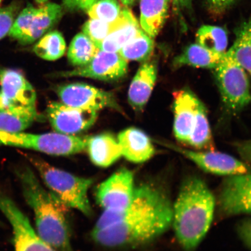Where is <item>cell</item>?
Listing matches in <instances>:
<instances>
[{
	"mask_svg": "<svg viewBox=\"0 0 251 251\" xmlns=\"http://www.w3.org/2000/svg\"><path fill=\"white\" fill-rule=\"evenodd\" d=\"M173 205L167 192L154 182L135 187L129 205L105 211L92 232L94 242L115 249H131L153 242L172 226Z\"/></svg>",
	"mask_w": 251,
	"mask_h": 251,
	"instance_id": "6da1fadb",
	"label": "cell"
},
{
	"mask_svg": "<svg viewBox=\"0 0 251 251\" xmlns=\"http://www.w3.org/2000/svg\"><path fill=\"white\" fill-rule=\"evenodd\" d=\"M216 200L201 178L190 176L182 181L173 205L172 225L184 251H195L211 227Z\"/></svg>",
	"mask_w": 251,
	"mask_h": 251,
	"instance_id": "7a4b0ae2",
	"label": "cell"
},
{
	"mask_svg": "<svg viewBox=\"0 0 251 251\" xmlns=\"http://www.w3.org/2000/svg\"><path fill=\"white\" fill-rule=\"evenodd\" d=\"M16 173L25 199L33 210L37 233L56 251H75L66 218L67 207L42 186L32 169L24 167Z\"/></svg>",
	"mask_w": 251,
	"mask_h": 251,
	"instance_id": "3957f363",
	"label": "cell"
},
{
	"mask_svg": "<svg viewBox=\"0 0 251 251\" xmlns=\"http://www.w3.org/2000/svg\"><path fill=\"white\" fill-rule=\"evenodd\" d=\"M29 158L50 191L65 206L76 209L89 217L93 215L88 197V191L94 183L92 178L77 176L37 157Z\"/></svg>",
	"mask_w": 251,
	"mask_h": 251,
	"instance_id": "277c9868",
	"label": "cell"
},
{
	"mask_svg": "<svg viewBox=\"0 0 251 251\" xmlns=\"http://www.w3.org/2000/svg\"><path fill=\"white\" fill-rule=\"evenodd\" d=\"M223 101L230 111L237 112L251 101L249 77L242 66L229 52H226L214 69Z\"/></svg>",
	"mask_w": 251,
	"mask_h": 251,
	"instance_id": "5b68a950",
	"label": "cell"
},
{
	"mask_svg": "<svg viewBox=\"0 0 251 251\" xmlns=\"http://www.w3.org/2000/svg\"><path fill=\"white\" fill-rule=\"evenodd\" d=\"M62 14L61 6L56 3H44L39 7L28 4L16 17L8 35L21 45H30L51 29Z\"/></svg>",
	"mask_w": 251,
	"mask_h": 251,
	"instance_id": "8992f818",
	"label": "cell"
},
{
	"mask_svg": "<svg viewBox=\"0 0 251 251\" xmlns=\"http://www.w3.org/2000/svg\"><path fill=\"white\" fill-rule=\"evenodd\" d=\"M0 109L37 113L35 90L21 72L0 71Z\"/></svg>",
	"mask_w": 251,
	"mask_h": 251,
	"instance_id": "52a82bcc",
	"label": "cell"
},
{
	"mask_svg": "<svg viewBox=\"0 0 251 251\" xmlns=\"http://www.w3.org/2000/svg\"><path fill=\"white\" fill-rule=\"evenodd\" d=\"M135 187L133 173L119 169L97 187L96 201L105 211H123L132 200Z\"/></svg>",
	"mask_w": 251,
	"mask_h": 251,
	"instance_id": "ba28073f",
	"label": "cell"
},
{
	"mask_svg": "<svg viewBox=\"0 0 251 251\" xmlns=\"http://www.w3.org/2000/svg\"><path fill=\"white\" fill-rule=\"evenodd\" d=\"M218 209L223 216L251 214V174L227 176L220 189Z\"/></svg>",
	"mask_w": 251,
	"mask_h": 251,
	"instance_id": "9c48e42d",
	"label": "cell"
},
{
	"mask_svg": "<svg viewBox=\"0 0 251 251\" xmlns=\"http://www.w3.org/2000/svg\"><path fill=\"white\" fill-rule=\"evenodd\" d=\"M165 144L169 149L180 153L203 171L209 174L230 176L249 174L251 172L249 166L226 153L214 151H198L181 148L173 144Z\"/></svg>",
	"mask_w": 251,
	"mask_h": 251,
	"instance_id": "30bf717a",
	"label": "cell"
},
{
	"mask_svg": "<svg viewBox=\"0 0 251 251\" xmlns=\"http://www.w3.org/2000/svg\"><path fill=\"white\" fill-rule=\"evenodd\" d=\"M56 92L62 102L72 107L96 111L110 108L121 111L112 93L86 84H65L59 86Z\"/></svg>",
	"mask_w": 251,
	"mask_h": 251,
	"instance_id": "8fae6325",
	"label": "cell"
},
{
	"mask_svg": "<svg viewBox=\"0 0 251 251\" xmlns=\"http://www.w3.org/2000/svg\"><path fill=\"white\" fill-rule=\"evenodd\" d=\"M128 71V62L118 52L99 50L89 64L71 71L62 72L61 77H83L106 81L123 78Z\"/></svg>",
	"mask_w": 251,
	"mask_h": 251,
	"instance_id": "7c38bea8",
	"label": "cell"
},
{
	"mask_svg": "<svg viewBox=\"0 0 251 251\" xmlns=\"http://www.w3.org/2000/svg\"><path fill=\"white\" fill-rule=\"evenodd\" d=\"M47 114L56 132L67 135L88 129L95 123L98 117L97 111L74 108L57 102L50 103Z\"/></svg>",
	"mask_w": 251,
	"mask_h": 251,
	"instance_id": "4fadbf2b",
	"label": "cell"
},
{
	"mask_svg": "<svg viewBox=\"0 0 251 251\" xmlns=\"http://www.w3.org/2000/svg\"><path fill=\"white\" fill-rule=\"evenodd\" d=\"M199 100L189 90H180L174 93V132L181 143L187 144L192 133Z\"/></svg>",
	"mask_w": 251,
	"mask_h": 251,
	"instance_id": "5bb4252c",
	"label": "cell"
},
{
	"mask_svg": "<svg viewBox=\"0 0 251 251\" xmlns=\"http://www.w3.org/2000/svg\"><path fill=\"white\" fill-rule=\"evenodd\" d=\"M122 154L128 161L141 164L154 155L155 150L149 137L137 128H127L119 134Z\"/></svg>",
	"mask_w": 251,
	"mask_h": 251,
	"instance_id": "9a60e30c",
	"label": "cell"
},
{
	"mask_svg": "<svg viewBox=\"0 0 251 251\" xmlns=\"http://www.w3.org/2000/svg\"><path fill=\"white\" fill-rule=\"evenodd\" d=\"M158 74L155 61L143 62L135 75L128 92V100L134 110L141 111L146 105L151 93Z\"/></svg>",
	"mask_w": 251,
	"mask_h": 251,
	"instance_id": "2e32d148",
	"label": "cell"
},
{
	"mask_svg": "<svg viewBox=\"0 0 251 251\" xmlns=\"http://www.w3.org/2000/svg\"><path fill=\"white\" fill-rule=\"evenodd\" d=\"M86 150L91 161L100 168L109 167L122 156L118 140L108 133L88 137Z\"/></svg>",
	"mask_w": 251,
	"mask_h": 251,
	"instance_id": "e0dca14e",
	"label": "cell"
},
{
	"mask_svg": "<svg viewBox=\"0 0 251 251\" xmlns=\"http://www.w3.org/2000/svg\"><path fill=\"white\" fill-rule=\"evenodd\" d=\"M170 0H140V25L141 29L153 39L165 23Z\"/></svg>",
	"mask_w": 251,
	"mask_h": 251,
	"instance_id": "ac0fdd59",
	"label": "cell"
},
{
	"mask_svg": "<svg viewBox=\"0 0 251 251\" xmlns=\"http://www.w3.org/2000/svg\"><path fill=\"white\" fill-rule=\"evenodd\" d=\"M224 54H218L204 48L199 44H192L186 47L174 61L176 68L190 66L199 68L214 69L221 62Z\"/></svg>",
	"mask_w": 251,
	"mask_h": 251,
	"instance_id": "d6986e66",
	"label": "cell"
},
{
	"mask_svg": "<svg viewBox=\"0 0 251 251\" xmlns=\"http://www.w3.org/2000/svg\"><path fill=\"white\" fill-rule=\"evenodd\" d=\"M142 30L139 22L130 10L127 18L120 26L103 40L99 46L102 51L118 52L122 47L136 37Z\"/></svg>",
	"mask_w": 251,
	"mask_h": 251,
	"instance_id": "ffe728a7",
	"label": "cell"
},
{
	"mask_svg": "<svg viewBox=\"0 0 251 251\" xmlns=\"http://www.w3.org/2000/svg\"><path fill=\"white\" fill-rule=\"evenodd\" d=\"M187 144L197 150L214 151L206 108L200 100L197 102L195 124Z\"/></svg>",
	"mask_w": 251,
	"mask_h": 251,
	"instance_id": "44dd1931",
	"label": "cell"
},
{
	"mask_svg": "<svg viewBox=\"0 0 251 251\" xmlns=\"http://www.w3.org/2000/svg\"><path fill=\"white\" fill-rule=\"evenodd\" d=\"M234 45L228 52L251 74V18L238 28Z\"/></svg>",
	"mask_w": 251,
	"mask_h": 251,
	"instance_id": "7402d4cb",
	"label": "cell"
},
{
	"mask_svg": "<svg viewBox=\"0 0 251 251\" xmlns=\"http://www.w3.org/2000/svg\"><path fill=\"white\" fill-rule=\"evenodd\" d=\"M100 49L83 32L78 33L72 40L68 51V60L77 68L83 67L92 60Z\"/></svg>",
	"mask_w": 251,
	"mask_h": 251,
	"instance_id": "603a6c76",
	"label": "cell"
},
{
	"mask_svg": "<svg viewBox=\"0 0 251 251\" xmlns=\"http://www.w3.org/2000/svg\"><path fill=\"white\" fill-rule=\"evenodd\" d=\"M153 39L142 29L118 53L126 61L145 62L149 60L154 49Z\"/></svg>",
	"mask_w": 251,
	"mask_h": 251,
	"instance_id": "cb8c5ba5",
	"label": "cell"
},
{
	"mask_svg": "<svg viewBox=\"0 0 251 251\" xmlns=\"http://www.w3.org/2000/svg\"><path fill=\"white\" fill-rule=\"evenodd\" d=\"M35 54L47 61H55L62 57L66 51V43L58 31H50L41 37L33 49Z\"/></svg>",
	"mask_w": 251,
	"mask_h": 251,
	"instance_id": "d4e9b609",
	"label": "cell"
},
{
	"mask_svg": "<svg viewBox=\"0 0 251 251\" xmlns=\"http://www.w3.org/2000/svg\"><path fill=\"white\" fill-rule=\"evenodd\" d=\"M196 42L204 48L218 54H224L228 45L226 31L222 27L203 25L198 30Z\"/></svg>",
	"mask_w": 251,
	"mask_h": 251,
	"instance_id": "484cf974",
	"label": "cell"
},
{
	"mask_svg": "<svg viewBox=\"0 0 251 251\" xmlns=\"http://www.w3.org/2000/svg\"><path fill=\"white\" fill-rule=\"evenodd\" d=\"M129 10L130 9L127 8L122 9L121 17L114 23H106L96 19L91 18L83 25V33L89 37L99 48L102 41L124 23Z\"/></svg>",
	"mask_w": 251,
	"mask_h": 251,
	"instance_id": "4316f807",
	"label": "cell"
},
{
	"mask_svg": "<svg viewBox=\"0 0 251 251\" xmlns=\"http://www.w3.org/2000/svg\"><path fill=\"white\" fill-rule=\"evenodd\" d=\"M38 113H25L0 109V131L21 132L38 118Z\"/></svg>",
	"mask_w": 251,
	"mask_h": 251,
	"instance_id": "83f0119b",
	"label": "cell"
},
{
	"mask_svg": "<svg viewBox=\"0 0 251 251\" xmlns=\"http://www.w3.org/2000/svg\"><path fill=\"white\" fill-rule=\"evenodd\" d=\"M122 11L117 0H97L87 12L90 18L111 23L118 20Z\"/></svg>",
	"mask_w": 251,
	"mask_h": 251,
	"instance_id": "f1b7e54d",
	"label": "cell"
},
{
	"mask_svg": "<svg viewBox=\"0 0 251 251\" xmlns=\"http://www.w3.org/2000/svg\"><path fill=\"white\" fill-rule=\"evenodd\" d=\"M18 6L11 4L0 8V40L8 34L17 17Z\"/></svg>",
	"mask_w": 251,
	"mask_h": 251,
	"instance_id": "f546056e",
	"label": "cell"
},
{
	"mask_svg": "<svg viewBox=\"0 0 251 251\" xmlns=\"http://www.w3.org/2000/svg\"><path fill=\"white\" fill-rule=\"evenodd\" d=\"M97 0H64L66 8L72 11H87Z\"/></svg>",
	"mask_w": 251,
	"mask_h": 251,
	"instance_id": "4dcf8cb0",
	"label": "cell"
},
{
	"mask_svg": "<svg viewBox=\"0 0 251 251\" xmlns=\"http://www.w3.org/2000/svg\"><path fill=\"white\" fill-rule=\"evenodd\" d=\"M238 232L244 242L251 249V218L241 223L238 226Z\"/></svg>",
	"mask_w": 251,
	"mask_h": 251,
	"instance_id": "1f68e13d",
	"label": "cell"
},
{
	"mask_svg": "<svg viewBox=\"0 0 251 251\" xmlns=\"http://www.w3.org/2000/svg\"><path fill=\"white\" fill-rule=\"evenodd\" d=\"M235 0H208L210 9L215 14H221L233 4Z\"/></svg>",
	"mask_w": 251,
	"mask_h": 251,
	"instance_id": "d6a6232c",
	"label": "cell"
},
{
	"mask_svg": "<svg viewBox=\"0 0 251 251\" xmlns=\"http://www.w3.org/2000/svg\"><path fill=\"white\" fill-rule=\"evenodd\" d=\"M238 151L244 160L251 162V141L241 144L238 147Z\"/></svg>",
	"mask_w": 251,
	"mask_h": 251,
	"instance_id": "836d02e7",
	"label": "cell"
},
{
	"mask_svg": "<svg viewBox=\"0 0 251 251\" xmlns=\"http://www.w3.org/2000/svg\"><path fill=\"white\" fill-rule=\"evenodd\" d=\"M176 7L178 8H185L189 7L191 5V0H170Z\"/></svg>",
	"mask_w": 251,
	"mask_h": 251,
	"instance_id": "e575fe53",
	"label": "cell"
},
{
	"mask_svg": "<svg viewBox=\"0 0 251 251\" xmlns=\"http://www.w3.org/2000/svg\"><path fill=\"white\" fill-rule=\"evenodd\" d=\"M122 3L125 5L129 6L133 5L136 0H121Z\"/></svg>",
	"mask_w": 251,
	"mask_h": 251,
	"instance_id": "d590c367",
	"label": "cell"
},
{
	"mask_svg": "<svg viewBox=\"0 0 251 251\" xmlns=\"http://www.w3.org/2000/svg\"><path fill=\"white\" fill-rule=\"evenodd\" d=\"M48 0H35V1L39 4H44V3H46Z\"/></svg>",
	"mask_w": 251,
	"mask_h": 251,
	"instance_id": "8d00e7d4",
	"label": "cell"
},
{
	"mask_svg": "<svg viewBox=\"0 0 251 251\" xmlns=\"http://www.w3.org/2000/svg\"><path fill=\"white\" fill-rule=\"evenodd\" d=\"M1 1H2V0H0V3H1Z\"/></svg>",
	"mask_w": 251,
	"mask_h": 251,
	"instance_id": "74e56055",
	"label": "cell"
}]
</instances>
